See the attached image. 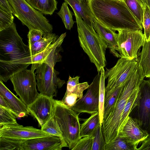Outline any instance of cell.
<instances>
[{
  "label": "cell",
  "instance_id": "cell-1",
  "mask_svg": "<svg viewBox=\"0 0 150 150\" xmlns=\"http://www.w3.org/2000/svg\"><path fill=\"white\" fill-rule=\"evenodd\" d=\"M91 13L100 23L111 29L142 31L143 27L123 1L86 0Z\"/></svg>",
  "mask_w": 150,
  "mask_h": 150
},
{
  "label": "cell",
  "instance_id": "cell-25",
  "mask_svg": "<svg viewBox=\"0 0 150 150\" xmlns=\"http://www.w3.org/2000/svg\"><path fill=\"white\" fill-rule=\"evenodd\" d=\"M80 125V136L83 137L91 136L95 129L100 124L99 112L91 114L88 118L83 120Z\"/></svg>",
  "mask_w": 150,
  "mask_h": 150
},
{
  "label": "cell",
  "instance_id": "cell-46",
  "mask_svg": "<svg viewBox=\"0 0 150 150\" xmlns=\"http://www.w3.org/2000/svg\"><path fill=\"white\" fill-rule=\"evenodd\" d=\"M118 0V1H124L125 0Z\"/></svg>",
  "mask_w": 150,
  "mask_h": 150
},
{
  "label": "cell",
  "instance_id": "cell-4",
  "mask_svg": "<svg viewBox=\"0 0 150 150\" xmlns=\"http://www.w3.org/2000/svg\"><path fill=\"white\" fill-rule=\"evenodd\" d=\"M73 11L76 20L80 46L100 73L101 68H104L107 64L105 55L107 45L93 28L88 25L74 10Z\"/></svg>",
  "mask_w": 150,
  "mask_h": 150
},
{
  "label": "cell",
  "instance_id": "cell-26",
  "mask_svg": "<svg viewBox=\"0 0 150 150\" xmlns=\"http://www.w3.org/2000/svg\"><path fill=\"white\" fill-rule=\"evenodd\" d=\"M58 36L54 33H47L39 40L35 42L29 47L30 56L44 50L47 46L56 40Z\"/></svg>",
  "mask_w": 150,
  "mask_h": 150
},
{
  "label": "cell",
  "instance_id": "cell-32",
  "mask_svg": "<svg viewBox=\"0 0 150 150\" xmlns=\"http://www.w3.org/2000/svg\"><path fill=\"white\" fill-rule=\"evenodd\" d=\"M25 141L21 139L0 137V150H22L23 143Z\"/></svg>",
  "mask_w": 150,
  "mask_h": 150
},
{
  "label": "cell",
  "instance_id": "cell-42",
  "mask_svg": "<svg viewBox=\"0 0 150 150\" xmlns=\"http://www.w3.org/2000/svg\"><path fill=\"white\" fill-rule=\"evenodd\" d=\"M150 150V137L142 142L141 146L137 150Z\"/></svg>",
  "mask_w": 150,
  "mask_h": 150
},
{
  "label": "cell",
  "instance_id": "cell-19",
  "mask_svg": "<svg viewBox=\"0 0 150 150\" xmlns=\"http://www.w3.org/2000/svg\"><path fill=\"white\" fill-rule=\"evenodd\" d=\"M93 26L95 31L106 43L110 52L115 57L120 58L117 51L116 31L101 24L94 18Z\"/></svg>",
  "mask_w": 150,
  "mask_h": 150
},
{
  "label": "cell",
  "instance_id": "cell-18",
  "mask_svg": "<svg viewBox=\"0 0 150 150\" xmlns=\"http://www.w3.org/2000/svg\"><path fill=\"white\" fill-rule=\"evenodd\" d=\"M0 94L8 102L16 117H23L29 114L26 105L8 89L1 80Z\"/></svg>",
  "mask_w": 150,
  "mask_h": 150
},
{
  "label": "cell",
  "instance_id": "cell-20",
  "mask_svg": "<svg viewBox=\"0 0 150 150\" xmlns=\"http://www.w3.org/2000/svg\"><path fill=\"white\" fill-rule=\"evenodd\" d=\"M69 4L84 22L93 27V16L88 5L85 0H64Z\"/></svg>",
  "mask_w": 150,
  "mask_h": 150
},
{
  "label": "cell",
  "instance_id": "cell-21",
  "mask_svg": "<svg viewBox=\"0 0 150 150\" xmlns=\"http://www.w3.org/2000/svg\"><path fill=\"white\" fill-rule=\"evenodd\" d=\"M89 85L87 82L79 83L71 91H66L61 100L64 104L71 108L77 100L83 96V91L87 89Z\"/></svg>",
  "mask_w": 150,
  "mask_h": 150
},
{
  "label": "cell",
  "instance_id": "cell-2",
  "mask_svg": "<svg viewBox=\"0 0 150 150\" xmlns=\"http://www.w3.org/2000/svg\"><path fill=\"white\" fill-rule=\"evenodd\" d=\"M30 56L29 47L23 42L13 22L8 28L0 31V80L6 82L20 71L18 62Z\"/></svg>",
  "mask_w": 150,
  "mask_h": 150
},
{
  "label": "cell",
  "instance_id": "cell-41",
  "mask_svg": "<svg viewBox=\"0 0 150 150\" xmlns=\"http://www.w3.org/2000/svg\"><path fill=\"white\" fill-rule=\"evenodd\" d=\"M0 8L15 14L14 10L8 0H0Z\"/></svg>",
  "mask_w": 150,
  "mask_h": 150
},
{
  "label": "cell",
  "instance_id": "cell-22",
  "mask_svg": "<svg viewBox=\"0 0 150 150\" xmlns=\"http://www.w3.org/2000/svg\"><path fill=\"white\" fill-rule=\"evenodd\" d=\"M141 52L138 58V65L142 69L145 77L150 78V39H144Z\"/></svg>",
  "mask_w": 150,
  "mask_h": 150
},
{
  "label": "cell",
  "instance_id": "cell-10",
  "mask_svg": "<svg viewBox=\"0 0 150 150\" xmlns=\"http://www.w3.org/2000/svg\"><path fill=\"white\" fill-rule=\"evenodd\" d=\"M59 73L54 67L46 63L39 64L35 73L37 86L40 93L49 97L56 96L57 88L65 83L57 77Z\"/></svg>",
  "mask_w": 150,
  "mask_h": 150
},
{
  "label": "cell",
  "instance_id": "cell-37",
  "mask_svg": "<svg viewBox=\"0 0 150 150\" xmlns=\"http://www.w3.org/2000/svg\"><path fill=\"white\" fill-rule=\"evenodd\" d=\"M143 27L144 30V39L148 41L150 39V8L145 5Z\"/></svg>",
  "mask_w": 150,
  "mask_h": 150
},
{
  "label": "cell",
  "instance_id": "cell-29",
  "mask_svg": "<svg viewBox=\"0 0 150 150\" xmlns=\"http://www.w3.org/2000/svg\"><path fill=\"white\" fill-rule=\"evenodd\" d=\"M122 86L109 91H105L103 117L109 112L115 104L120 93Z\"/></svg>",
  "mask_w": 150,
  "mask_h": 150
},
{
  "label": "cell",
  "instance_id": "cell-36",
  "mask_svg": "<svg viewBox=\"0 0 150 150\" xmlns=\"http://www.w3.org/2000/svg\"><path fill=\"white\" fill-rule=\"evenodd\" d=\"M14 19L12 13L0 8V31L9 27L13 22Z\"/></svg>",
  "mask_w": 150,
  "mask_h": 150
},
{
  "label": "cell",
  "instance_id": "cell-27",
  "mask_svg": "<svg viewBox=\"0 0 150 150\" xmlns=\"http://www.w3.org/2000/svg\"><path fill=\"white\" fill-rule=\"evenodd\" d=\"M139 97L140 93L139 87L134 91L130 96L123 110L120 119L119 133L122 129L130 112L137 104Z\"/></svg>",
  "mask_w": 150,
  "mask_h": 150
},
{
  "label": "cell",
  "instance_id": "cell-9",
  "mask_svg": "<svg viewBox=\"0 0 150 150\" xmlns=\"http://www.w3.org/2000/svg\"><path fill=\"white\" fill-rule=\"evenodd\" d=\"M116 31L117 52L120 57L138 59V53L145 38L142 31L120 29Z\"/></svg>",
  "mask_w": 150,
  "mask_h": 150
},
{
  "label": "cell",
  "instance_id": "cell-43",
  "mask_svg": "<svg viewBox=\"0 0 150 150\" xmlns=\"http://www.w3.org/2000/svg\"><path fill=\"white\" fill-rule=\"evenodd\" d=\"M0 106L6 108L13 113L10 105L4 98L1 94H0Z\"/></svg>",
  "mask_w": 150,
  "mask_h": 150
},
{
  "label": "cell",
  "instance_id": "cell-23",
  "mask_svg": "<svg viewBox=\"0 0 150 150\" xmlns=\"http://www.w3.org/2000/svg\"><path fill=\"white\" fill-rule=\"evenodd\" d=\"M137 145L125 137L118 136L115 140L105 144L104 150H137Z\"/></svg>",
  "mask_w": 150,
  "mask_h": 150
},
{
  "label": "cell",
  "instance_id": "cell-13",
  "mask_svg": "<svg viewBox=\"0 0 150 150\" xmlns=\"http://www.w3.org/2000/svg\"><path fill=\"white\" fill-rule=\"evenodd\" d=\"M100 74L95 76L89 86L86 93L78 99L71 108L79 113L92 114L99 111V97Z\"/></svg>",
  "mask_w": 150,
  "mask_h": 150
},
{
  "label": "cell",
  "instance_id": "cell-45",
  "mask_svg": "<svg viewBox=\"0 0 150 150\" xmlns=\"http://www.w3.org/2000/svg\"><path fill=\"white\" fill-rule=\"evenodd\" d=\"M148 5L150 8V0H147Z\"/></svg>",
  "mask_w": 150,
  "mask_h": 150
},
{
  "label": "cell",
  "instance_id": "cell-35",
  "mask_svg": "<svg viewBox=\"0 0 150 150\" xmlns=\"http://www.w3.org/2000/svg\"><path fill=\"white\" fill-rule=\"evenodd\" d=\"M16 117L10 110L0 106V127L6 125L17 123Z\"/></svg>",
  "mask_w": 150,
  "mask_h": 150
},
{
  "label": "cell",
  "instance_id": "cell-28",
  "mask_svg": "<svg viewBox=\"0 0 150 150\" xmlns=\"http://www.w3.org/2000/svg\"><path fill=\"white\" fill-rule=\"evenodd\" d=\"M124 2L136 20L143 27L145 4L140 0H125Z\"/></svg>",
  "mask_w": 150,
  "mask_h": 150
},
{
  "label": "cell",
  "instance_id": "cell-8",
  "mask_svg": "<svg viewBox=\"0 0 150 150\" xmlns=\"http://www.w3.org/2000/svg\"><path fill=\"white\" fill-rule=\"evenodd\" d=\"M14 90L27 106L37 98L39 93L34 71L27 69L19 71L10 78Z\"/></svg>",
  "mask_w": 150,
  "mask_h": 150
},
{
  "label": "cell",
  "instance_id": "cell-33",
  "mask_svg": "<svg viewBox=\"0 0 150 150\" xmlns=\"http://www.w3.org/2000/svg\"><path fill=\"white\" fill-rule=\"evenodd\" d=\"M91 136L93 139L91 150H104L106 143L102 126L100 124L95 129Z\"/></svg>",
  "mask_w": 150,
  "mask_h": 150
},
{
  "label": "cell",
  "instance_id": "cell-17",
  "mask_svg": "<svg viewBox=\"0 0 150 150\" xmlns=\"http://www.w3.org/2000/svg\"><path fill=\"white\" fill-rule=\"evenodd\" d=\"M118 136L125 137L137 145L148 137L147 133L140 127L136 120L129 116Z\"/></svg>",
  "mask_w": 150,
  "mask_h": 150
},
{
  "label": "cell",
  "instance_id": "cell-44",
  "mask_svg": "<svg viewBox=\"0 0 150 150\" xmlns=\"http://www.w3.org/2000/svg\"><path fill=\"white\" fill-rule=\"evenodd\" d=\"M143 3L145 4H146L148 5L147 0H140Z\"/></svg>",
  "mask_w": 150,
  "mask_h": 150
},
{
  "label": "cell",
  "instance_id": "cell-12",
  "mask_svg": "<svg viewBox=\"0 0 150 150\" xmlns=\"http://www.w3.org/2000/svg\"><path fill=\"white\" fill-rule=\"evenodd\" d=\"M140 97L137 104L129 116L134 119L150 137V79L143 80L139 87Z\"/></svg>",
  "mask_w": 150,
  "mask_h": 150
},
{
  "label": "cell",
  "instance_id": "cell-7",
  "mask_svg": "<svg viewBox=\"0 0 150 150\" xmlns=\"http://www.w3.org/2000/svg\"><path fill=\"white\" fill-rule=\"evenodd\" d=\"M66 35V33L62 34L43 51L20 60L18 64L20 70L27 69L32 64L31 69L34 71L39 64L43 63L54 67L57 62L61 61L59 52L63 51L61 45Z\"/></svg>",
  "mask_w": 150,
  "mask_h": 150
},
{
  "label": "cell",
  "instance_id": "cell-5",
  "mask_svg": "<svg viewBox=\"0 0 150 150\" xmlns=\"http://www.w3.org/2000/svg\"><path fill=\"white\" fill-rule=\"evenodd\" d=\"M79 114L61 100L53 99L52 117L58 123L69 149L71 150L81 138Z\"/></svg>",
  "mask_w": 150,
  "mask_h": 150
},
{
  "label": "cell",
  "instance_id": "cell-38",
  "mask_svg": "<svg viewBox=\"0 0 150 150\" xmlns=\"http://www.w3.org/2000/svg\"><path fill=\"white\" fill-rule=\"evenodd\" d=\"M93 145L92 136L81 138L71 150H91Z\"/></svg>",
  "mask_w": 150,
  "mask_h": 150
},
{
  "label": "cell",
  "instance_id": "cell-39",
  "mask_svg": "<svg viewBox=\"0 0 150 150\" xmlns=\"http://www.w3.org/2000/svg\"><path fill=\"white\" fill-rule=\"evenodd\" d=\"M44 35L41 31L36 30H29L28 34V45H30L40 39Z\"/></svg>",
  "mask_w": 150,
  "mask_h": 150
},
{
  "label": "cell",
  "instance_id": "cell-16",
  "mask_svg": "<svg viewBox=\"0 0 150 150\" xmlns=\"http://www.w3.org/2000/svg\"><path fill=\"white\" fill-rule=\"evenodd\" d=\"M68 146L64 139L52 135L28 139L22 144V150H61Z\"/></svg>",
  "mask_w": 150,
  "mask_h": 150
},
{
  "label": "cell",
  "instance_id": "cell-24",
  "mask_svg": "<svg viewBox=\"0 0 150 150\" xmlns=\"http://www.w3.org/2000/svg\"><path fill=\"white\" fill-rule=\"evenodd\" d=\"M33 8L42 14L52 15L57 9L56 0H26Z\"/></svg>",
  "mask_w": 150,
  "mask_h": 150
},
{
  "label": "cell",
  "instance_id": "cell-6",
  "mask_svg": "<svg viewBox=\"0 0 150 150\" xmlns=\"http://www.w3.org/2000/svg\"><path fill=\"white\" fill-rule=\"evenodd\" d=\"M16 17L29 30L42 31L44 35L51 33L53 27L42 13L33 8L26 0H8Z\"/></svg>",
  "mask_w": 150,
  "mask_h": 150
},
{
  "label": "cell",
  "instance_id": "cell-14",
  "mask_svg": "<svg viewBox=\"0 0 150 150\" xmlns=\"http://www.w3.org/2000/svg\"><path fill=\"white\" fill-rule=\"evenodd\" d=\"M53 135L32 126H23L18 123L0 127V137L26 140L30 139Z\"/></svg>",
  "mask_w": 150,
  "mask_h": 150
},
{
  "label": "cell",
  "instance_id": "cell-3",
  "mask_svg": "<svg viewBox=\"0 0 150 150\" xmlns=\"http://www.w3.org/2000/svg\"><path fill=\"white\" fill-rule=\"evenodd\" d=\"M145 76L139 65L130 79L122 86L119 96L109 112L103 117L102 126L106 144L115 140L119 130L121 115L129 97L139 87Z\"/></svg>",
  "mask_w": 150,
  "mask_h": 150
},
{
  "label": "cell",
  "instance_id": "cell-31",
  "mask_svg": "<svg viewBox=\"0 0 150 150\" xmlns=\"http://www.w3.org/2000/svg\"><path fill=\"white\" fill-rule=\"evenodd\" d=\"M68 4L66 2H64L57 14L61 18L66 29L70 30L73 27L74 22L72 18L73 13L69 9Z\"/></svg>",
  "mask_w": 150,
  "mask_h": 150
},
{
  "label": "cell",
  "instance_id": "cell-11",
  "mask_svg": "<svg viewBox=\"0 0 150 150\" xmlns=\"http://www.w3.org/2000/svg\"><path fill=\"white\" fill-rule=\"evenodd\" d=\"M138 59L120 57L115 65L110 69L106 68L105 79L108 78L105 91L123 85L131 77L138 66Z\"/></svg>",
  "mask_w": 150,
  "mask_h": 150
},
{
  "label": "cell",
  "instance_id": "cell-34",
  "mask_svg": "<svg viewBox=\"0 0 150 150\" xmlns=\"http://www.w3.org/2000/svg\"><path fill=\"white\" fill-rule=\"evenodd\" d=\"M41 129L52 135L63 138L62 132L58 123L52 116L41 127Z\"/></svg>",
  "mask_w": 150,
  "mask_h": 150
},
{
  "label": "cell",
  "instance_id": "cell-15",
  "mask_svg": "<svg viewBox=\"0 0 150 150\" xmlns=\"http://www.w3.org/2000/svg\"><path fill=\"white\" fill-rule=\"evenodd\" d=\"M53 97L39 93L37 98L27 106L30 114L41 127L52 117L53 104Z\"/></svg>",
  "mask_w": 150,
  "mask_h": 150
},
{
  "label": "cell",
  "instance_id": "cell-30",
  "mask_svg": "<svg viewBox=\"0 0 150 150\" xmlns=\"http://www.w3.org/2000/svg\"><path fill=\"white\" fill-rule=\"evenodd\" d=\"M105 70L104 67L100 69V78L99 86V114L100 125L102 126L103 121L104 113V103L105 97Z\"/></svg>",
  "mask_w": 150,
  "mask_h": 150
},
{
  "label": "cell",
  "instance_id": "cell-40",
  "mask_svg": "<svg viewBox=\"0 0 150 150\" xmlns=\"http://www.w3.org/2000/svg\"><path fill=\"white\" fill-rule=\"evenodd\" d=\"M79 76H77L71 78L69 76V79L67 82L66 91H71L79 83Z\"/></svg>",
  "mask_w": 150,
  "mask_h": 150
}]
</instances>
